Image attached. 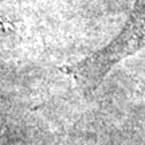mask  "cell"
Wrapping results in <instances>:
<instances>
[{
    "mask_svg": "<svg viewBox=\"0 0 145 145\" xmlns=\"http://www.w3.org/2000/svg\"><path fill=\"white\" fill-rule=\"evenodd\" d=\"M145 47V0H135L132 14L122 31L109 44L72 65L61 66L59 70L72 78L85 91H93L104 81L114 65Z\"/></svg>",
    "mask_w": 145,
    "mask_h": 145,
    "instance_id": "1",
    "label": "cell"
}]
</instances>
